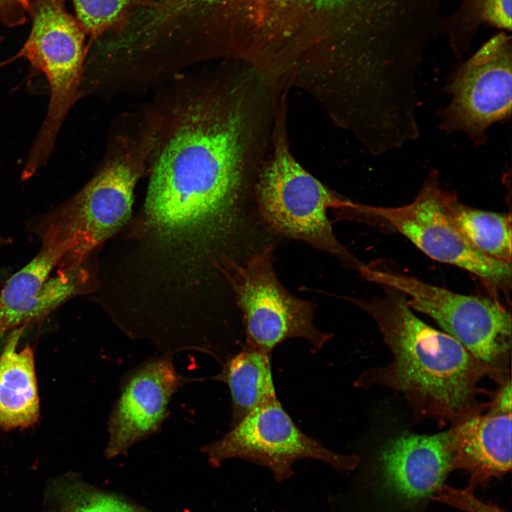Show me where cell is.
Segmentation results:
<instances>
[{"label":"cell","mask_w":512,"mask_h":512,"mask_svg":"<svg viewBox=\"0 0 512 512\" xmlns=\"http://www.w3.org/2000/svg\"><path fill=\"white\" fill-rule=\"evenodd\" d=\"M271 355L244 341L210 380L225 383L231 397V424L235 425L259 405L277 396Z\"/></svg>","instance_id":"cell-14"},{"label":"cell","mask_w":512,"mask_h":512,"mask_svg":"<svg viewBox=\"0 0 512 512\" xmlns=\"http://www.w3.org/2000/svg\"><path fill=\"white\" fill-rule=\"evenodd\" d=\"M180 80L152 107L146 220L166 238L218 241L254 195L281 92L248 65Z\"/></svg>","instance_id":"cell-1"},{"label":"cell","mask_w":512,"mask_h":512,"mask_svg":"<svg viewBox=\"0 0 512 512\" xmlns=\"http://www.w3.org/2000/svg\"><path fill=\"white\" fill-rule=\"evenodd\" d=\"M26 11L17 0H0V23L16 27L27 21Z\"/></svg>","instance_id":"cell-23"},{"label":"cell","mask_w":512,"mask_h":512,"mask_svg":"<svg viewBox=\"0 0 512 512\" xmlns=\"http://www.w3.org/2000/svg\"><path fill=\"white\" fill-rule=\"evenodd\" d=\"M512 0H462L456 11L444 16L439 33L445 36L457 59H462L481 26L511 31Z\"/></svg>","instance_id":"cell-17"},{"label":"cell","mask_w":512,"mask_h":512,"mask_svg":"<svg viewBox=\"0 0 512 512\" xmlns=\"http://www.w3.org/2000/svg\"><path fill=\"white\" fill-rule=\"evenodd\" d=\"M76 19L95 40L121 23L134 0H72Z\"/></svg>","instance_id":"cell-21"},{"label":"cell","mask_w":512,"mask_h":512,"mask_svg":"<svg viewBox=\"0 0 512 512\" xmlns=\"http://www.w3.org/2000/svg\"><path fill=\"white\" fill-rule=\"evenodd\" d=\"M358 271L366 279L403 294L414 311L431 317L479 360L510 370L511 315L501 302L454 292L375 265L363 264Z\"/></svg>","instance_id":"cell-7"},{"label":"cell","mask_w":512,"mask_h":512,"mask_svg":"<svg viewBox=\"0 0 512 512\" xmlns=\"http://www.w3.org/2000/svg\"><path fill=\"white\" fill-rule=\"evenodd\" d=\"M221 0H178L177 9L182 13L201 6L216 4ZM318 9H347L353 12L361 28L382 26L393 21L402 9L406 0H295Z\"/></svg>","instance_id":"cell-18"},{"label":"cell","mask_w":512,"mask_h":512,"mask_svg":"<svg viewBox=\"0 0 512 512\" xmlns=\"http://www.w3.org/2000/svg\"><path fill=\"white\" fill-rule=\"evenodd\" d=\"M63 512H137L120 498L76 481H63L51 489Z\"/></svg>","instance_id":"cell-19"},{"label":"cell","mask_w":512,"mask_h":512,"mask_svg":"<svg viewBox=\"0 0 512 512\" xmlns=\"http://www.w3.org/2000/svg\"><path fill=\"white\" fill-rule=\"evenodd\" d=\"M287 92L280 95L268 155L254 196L262 220L274 233L302 240L356 270L362 265L338 240L327 210L346 208L350 200L333 191L294 156L288 139Z\"/></svg>","instance_id":"cell-5"},{"label":"cell","mask_w":512,"mask_h":512,"mask_svg":"<svg viewBox=\"0 0 512 512\" xmlns=\"http://www.w3.org/2000/svg\"><path fill=\"white\" fill-rule=\"evenodd\" d=\"M274 260L270 245L252 254L244 264L227 257L218 264L242 314L245 342L272 354L282 342L300 338L321 350L333 334L315 326L314 303L295 297L282 285L274 272Z\"/></svg>","instance_id":"cell-8"},{"label":"cell","mask_w":512,"mask_h":512,"mask_svg":"<svg viewBox=\"0 0 512 512\" xmlns=\"http://www.w3.org/2000/svg\"><path fill=\"white\" fill-rule=\"evenodd\" d=\"M24 329L13 330L0 356V427L4 430L26 428L39 419L33 349L16 350Z\"/></svg>","instance_id":"cell-13"},{"label":"cell","mask_w":512,"mask_h":512,"mask_svg":"<svg viewBox=\"0 0 512 512\" xmlns=\"http://www.w3.org/2000/svg\"><path fill=\"white\" fill-rule=\"evenodd\" d=\"M451 459L449 430L402 432L370 459H359L346 486L329 496L330 512H429L451 472Z\"/></svg>","instance_id":"cell-4"},{"label":"cell","mask_w":512,"mask_h":512,"mask_svg":"<svg viewBox=\"0 0 512 512\" xmlns=\"http://www.w3.org/2000/svg\"><path fill=\"white\" fill-rule=\"evenodd\" d=\"M449 207L468 241L491 258L511 263V215L469 207L451 192Z\"/></svg>","instance_id":"cell-16"},{"label":"cell","mask_w":512,"mask_h":512,"mask_svg":"<svg viewBox=\"0 0 512 512\" xmlns=\"http://www.w3.org/2000/svg\"><path fill=\"white\" fill-rule=\"evenodd\" d=\"M5 242H6V241H5L4 238H3L0 236V245L2 243H5Z\"/></svg>","instance_id":"cell-26"},{"label":"cell","mask_w":512,"mask_h":512,"mask_svg":"<svg viewBox=\"0 0 512 512\" xmlns=\"http://www.w3.org/2000/svg\"><path fill=\"white\" fill-rule=\"evenodd\" d=\"M26 11L31 0H17ZM27 13V12H26Z\"/></svg>","instance_id":"cell-25"},{"label":"cell","mask_w":512,"mask_h":512,"mask_svg":"<svg viewBox=\"0 0 512 512\" xmlns=\"http://www.w3.org/2000/svg\"><path fill=\"white\" fill-rule=\"evenodd\" d=\"M475 489L469 486L454 489L444 484L432 498L465 512H506L503 509L487 504L474 494Z\"/></svg>","instance_id":"cell-22"},{"label":"cell","mask_w":512,"mask_h":512,"mask_svg":"<svg viewBox=\"0 0 512 512\" xmlns=\"http://www.w3.org/2000/svg\"><path fill=\"white\" fill-rule=\"evenodd\" d=\"M209 378H187L176 369L172 356L149 358L123 377L108 419V459L124 454L136 443L158 432L169 416L174 395L184 385Z\"/></svg>","instance_id":"cell-11"},{"label":"cell","mask_w":512,"mask_h":512,"mask_svg":"<svg viewBox=\"0 0 512 512\" xmlns=\"http://www.w3.org/2000/svg\"><path fill=\"white\" fill-rule=\"evenodd\" d=\"M512 413L487 409L452 425L451 472L469 475L476 489L511 469Z\"/></svg>","instance_id":"cell-12"},{"label":"cell","mask_w":512,"mask_h":512,"mask_svg":"<svg viewBox=\"0 0 512 512\" xmlns=\"http://www.w3.org/2000/svg\"><path fill=\"white\" fill-rule=\"evenodd\" d=\"M450 194L441 186L438 171L433 170L411 203L384 207L353 202L346 213L385 222L431 259L476 276L490 297L501 302L500 296L508 297L511 288V263L485 255L468 241L452 213Z\"/></svg>","instance_id":"cell-6"},{"label":"cell","mask_w":512,"mask_h":512,"mask_svg":"<svg viewBox=\"0 0 512 512\" xmlns=\"http://www.w3.org/2000/svg\"><path fill=\"white\" fill-rule=\"evenodd\" d=\"M0 337H1V336H0Z\"/></svg>","instance_id":"cell-27"},{"label":"cell","mask_w":512,"mask_h":512,"mask_svg":"<svg viewBox=\"0 0 512 512\" xmlns=\"http://www.w3.org/2000/svg\"><path fill=\"white\" fill-rule=\"evenodd\" d=\"M88 274L81 265L58 270L56 276L46 280L33 300L28 313V324L43 318L63 302L84 291Z\"/></svg>","instance_id":"cell-20"},{"label":"cell","mask_w":512,"mask_h":512,"mask_svg":"<svg viewBox=\"0 0 512 512\" xmlns=\"http://www.w3.org/2000/svg\"><path fill=\"white\" fill-rule=\"evenodd\" d=\"M176 0H163L162 3L161 4V6H159L161 9H166L171 6Z\"/></svg>","instance_id":"cell-24"},{"label":"cell","mask_w":512,"mask_h":512,"mask_svg":"<svg viewBox=\"0 0 512 512\" xmlns=\"http://www.w3.org/2000/svg\"><path fill=\"white\" fill-rule=\"evenodd\" d=\"M370 299L346 297L376 323L393 356L387 364L363 371L354 381L360 388L380 386L402 395L414 415L454 425L484 412L494 393L481 385L486 378L498 384L510 370L479 360L459 341L420 319L401 292L385 287Z\"/></svg>","instance_id":"cell-2"},{"label":"cell","mask_w":512,"mask_h":512,"mask_svg":"<svg viewBox=\"0 0 512 512\" xmlns=\"http://www.w3.org/2000/svg\"><path fill=\"white\" fill-rule=\"evenodd\" d=\"M444 92L449 102L437 112L438 128L465 134L476 146L486 132L508 119L512 110V39L501 31L454 70Z\"/></svg>","instance_id":"cell-10"},{"label":"cell","mask_w":512,"mask_h":512,"mask_svg":"<svg viewBox=\"0 0 512 512\" xmlns=\"http://www.w3.org/2000/svg\"><path fill=\"white\" fill-rule=\"evenodd\" d=\"M201 451L212 466L240 459L269 469L279 483L294 475V464L301 459L321 462L338 473L352 471L359 460L355 453L335 452L306 434L277 397L255 408L223 437L203 445Z\"/></svg>","instance_id":"cell-9"},{"label":"cell","mask_w":512,"mask_h":512,"mask_svg":"<svg viewBox=\"0 0 512 512\" xmlns=\"http://www.w3.org/2000/svg\"><path fill=\"white\" fill-rule=\"evenodd\" d=\"M155 137L154 123L142 112L117 119L95 175L46 220L43 244L64 241L70 246L58 270L80 265L128 220L134 190L148 167Z\"/></svg>","instance_id":"cell-3"},{"label":"cell","mask_w":512,"mask_h":512,"mask_svg":"<svg viewBox=\"0 0 512 512\" xmlns=\"http://www.w3.org/2000/svg\"><path fill=\"white\" fill-rule=\"evenodd\" d=\"M69 249L63 241L43 244L39 253L7 281L0 292L1 336L28 324L33 300Z\"/></svg>","instance_id":"cell-15"}]
</instances>
